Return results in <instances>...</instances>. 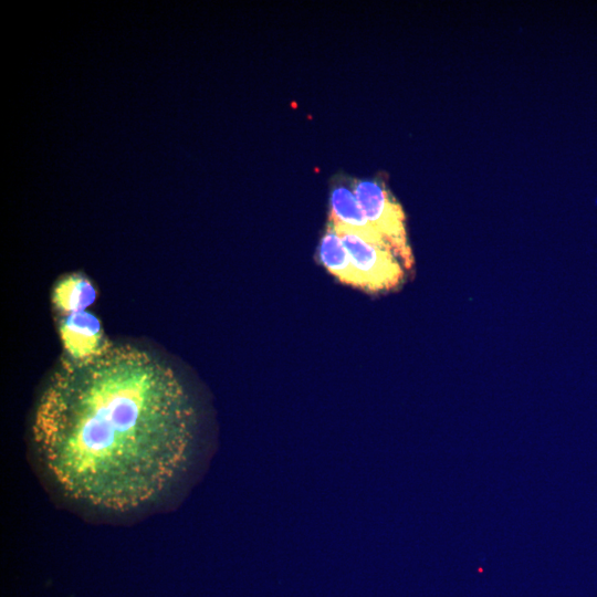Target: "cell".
Here are the masks:
<instances>
[{
  "label": "cell",
  "mask_w": 597,
  "mask_h": 597,
  "mask_svg": "<svg viewBox=\"0 0 597 597\" xmlns=\"http://www.w3.org/2000/svg\"><path fill=\"white\" fill-rule=\"evenodd\" d=\"M352 262L365 281L366 290L388 291L397 287L404 279V266L394 252L362 234L358 230L329 220Z\"/></svg>",
  "instance_id": "cell-3"
},
{
  "label": "cell",
  "mask_w": 597,
  "mask_h": 597,
  "mask_svg": "<svg viewBox=\"0 0 597 597\" xmlns=\"http://www.w3.org/2000/svg\"><path fill=\"white\" fill-rule=\"evenodd\" d=\"M195 428L193 405L175 369L146 349L112 344L61 362L38 400L32 438L65 496L127 512L169 489L188 462Z\"/></svg>",
  "instance_id": "cell-1"
},
{
  "label": "cell",
  "mask_w": 597,
  "mask_h": 597,
  "mask_svg": "<svg viewBox=\"0 0 597 597\" xmlns=\"http://www.w3.org/2000/svg\"><path fill=\"white\" fill-rule=\"evenodd\" d=\"M317 255L326 270L341 282L366 290L364 279L355 269L348 251L329 222L320 241Z\"/></svg>",
  "instance_id": "cell-5"
},
{
  "label": "cell",
  "mask_w": 597,
  "mask_h": 597,
  "mask_svg": "<svg viewBox=\"0 0 597 597\" xmlns=\"http://www.w3.org/2000/svg\"><path fill=\"white\" fill-rule=\"evenodd\" d=\"M96 293L91 282L82 275H69L56 284L53 302L63 313L84 311L95 300Z\"/></svg>",
  "instance_id": "cell-7"
},
{
  "label": "cell",
  "mask_w": 597,
  "mask_h": 597,
  "mask_svg": "<svg viewBox=\"0 0 597 597\" xmlns=\"http://www.w3.org/2000/svg\"><path fill=\"white\" fill-rule=\"evenodd\" d=\"M60 334L71 359H86L107 349L108 343L100 321L91 313L80 311L70 313L60 322Z\"/></svg>",
  "instance_id": "cell-4"
},
{
  "label": "cell",
  "mask_w": 597,
  "mask_h": 597,
  "mask_svg": "<svg viewBox=\"0 0 597 597\" xmlns=\"http://www.w3.org/2000/svg\"><path fill=\"white\" fill-rule=\"evenodd\" d=\"M329 206V220L358 230L370 241L379 245L388 247L383 237L366 219L353 190L345 186L335 187L331 193Z\"/></svg>",
  "instance_id": "cell-6"
},
{
  "label": "cell",
  "mask_w": 597,
  "mask_h": 597,
  "mask_svg": "<svg viewBox=\"0 0 597 597\" xmlns=\"http://www.w3.org/2000/svg\"><path fill=\"white\" fill-rule=\"evenodd\" d=\"M353 191L368 222L383 237L402 266L411 269L413 258L407 240L405 214L399 203L384 185L375 180H357Z\"/></svg>",
  "instance_id": "cell-2"
}]
</instances>
